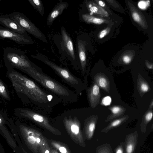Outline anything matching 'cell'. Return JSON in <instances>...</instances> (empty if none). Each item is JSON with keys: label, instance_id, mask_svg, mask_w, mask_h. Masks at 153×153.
Returning a JSON list of instances; mask_svg holds the SVG:
<instances>
[{"label": "cell", "instance_id": "cell-1", "mask_svg": "<svg viewBox=\"0 0 153 153\" xmlns=\"http://www.w3.org/2000/svg\"><path fill=\"white\" fill-rule=\"evenodd\" d=\"M6 76L12 84L18 96L24 104H32L38 111L47 114L61 102L52 93L40 87L34 81L10 67H7Z\"/></svg>", "mask_w": 153, "mask_h": 153}, {"label": "cell", "instance_id": "cell-2", "mask_svg": "<svg viewBox=\"0 0 153 153\" xmlns=\"http://www.w3.org/2000/svg\"><path fill=\"white\" fill-rule=\"evenodd\" d=\"M26 74L43 86L47 90L53 94L61 100L64 105L77 101L79 95L50 77L41 69H23L20 70Z\"/></svg>", "mask_w": 153, "mask_h": 153}, {"label": "cell", "instance_id": "cell-3", "mask_svg": "<svg viewBox=\"0 0 153 153\" xmlns=\"http://www.w3.org/2000/svg\"><path fill=\"white\" fill-rule=\"evenodd\" d=\"M4 59L7 68H16L20 70L23 69H35L37 68L26 58L22 51L13 48H4Z\"/></svg>", "mask_w": 153, "mask_h": 153}, {"label": "cell", "instance_id": "cell-4", "mask_svg": "<svg viewBox=\"0 0 153 153\" xmlns=\"http://www.w3.org/2000/svg\"><path fill=\"white\" fill-rule=\"evenodd\" d=\"M41 60L51 67L63 82L73 88L74 92L78 95L81 93L85 88V85L81 79L67 69L58 66L47 59Z\"/></svg>", "mask_w": 153, "mask_h": 153}, {"label": "cell", "instance_id": "cell-5", "mask_svg": "<svg viewBox=\"0 0 153 153\" xmlns=\"http://www.w3.org/2000/svg\"><path fill=\"white\" fill-rule=\"evenodd\" d=\"M7 15L12 19L17 22L26 32L46 43H48V41L44 34L24 14L19 12H14Z\"/></svg>", "mask_w": 153, "mask_h": 153}, {"label": "cell", "instance_id": "cell-6", "mask_svg": "<svg viewBox=\"0 0 153 153\" xmlns=\"http://www.w3.org/2000/svg\"><path fill=\"white\" fill-rule=\"evenodd\" d=\"M9 118L5 111L0 110V134L13 151L19 153L18 146L7 125Z\"/></svg>", "mask_w": 153, "mask_h": 153}, {"label": "cell", "instance_id": "cell-7", "mask_svg": "<svg viewBox=\"0 0 153 153\" xmlns=\"http://www.w3.org/2000/svg\"><path fill=\"white\" fill-rule=\"evenodd\" d=\"M0 37L9 39L21 45H29L34 43L29 36L21 35L0 26Z\"/></svg>", "mask_w": 153, "mask_h": 153}, {"label": "cell", "instance_id": "cell-8", "mask_svg": "<svg viewBox=\"0 0 153 153\" xmlns=\"http://www.w3.org/2000/svg\"><path fill=\"white\" fill-rule=\"evenodd\" d=\"M0 24L5 28L21 35L29 36L27 32L16 22L7 15L0 16Z\"/></svg>", "mask_w": 153, "mask_h": 153}, {"label": "cell", "instance_id": "cell-9", "mask_svg": "<svg viewBox=\"0 0 153 153\" xmlns=\"http://www.w3.org/2000/svg\"><path fill=\"white\" fill-rule=\"evenodd\" d=\"M87 97L91 107L95 108L99 103L101 97L99 87L94 82L93 84L87 89Z\"/></svg>", "mask_w": 153, "mask_h": 153}, {"label": "cell", "instance_id": "cell-10", "mask_svg": "<svg viewBox=\"0 0 153 153\" xmlns=\"http://www.w3.org/2000/svg\"><path fill=\"white\" fill-rule=\"evenodd\" d=\"M137 131L127 135L124 142V153H134L138 142Z\"/></svg>", "mask_w": 153, "mask_h": 153}, {"label": "cell", "instance_id": "cell-11", "mask_svg": "<svg viewBox=\"0 0 153 153\" xmlns=\"http://www.w3.org/2000/svg\"><path fill=\"white\" fill-rule=\"evenodd\" d=\"M128 4L133 20L143 28H147V24L143 14L134 5L130 2L128 1Z\"/></svg>", "mask_w": 153, "mask_h": 153}, {"label": "cell", "instance_id": "cell-12", "mask_svg": "<svg viewBox=\"0 0 153 153\" xmlns=\"http://www.w3.org/2000/svg\"><path fill=\"white\" fill-rule=\"evenodd\" d=\"M86 42L78 40L77 43L79 55L82 74L84 76L86 73V59L85 53Z\"/></svg>", "mask_w": 153, "mask_h": 153}, {"label": "cell", "instance_id": "cell-13", "mask_svg": "<svg viewBox=\"0 0 153 153\" xmlns=\"http://www.w3.org/2000/svg\"><path fill=\"white\" fill-rule=\"evenodd\" d=\"M61 30L62 41L65 51L72 59L74 60L75 57L72 40L67 34L64 27H61Z\"/></svg>", "mask_w": 153, "mask_h": 153}, {"label": "cell", "instance_id": "cell-14", "mask_svg": "<svg viewBox=\"0 0 153 153\" xmlns=\"http://www.w3.org/2000/svg\"><path fill=\"white\" fill-rule=\"evenodd\" d=\"M68 6V4L65 2L60 3L57 4L48 16L47 21V25L50 26L56 18L62 14Z\"/></svg>", "mask_w": 153, "mask_h": 153}, {"label": "cell", "instance_id": "cell-15", "mask_svg": "<svg viewBox=\"0 0 153 153\" xmlns=\"http://www.w3.org/2000/svg\"><path fill=\"white\" fill-rule=\"evenodd\" d=\"M98 120L97 116L91 115L87 117L85 120V127L87 137L91 139L93 137Z\"/></svg>", "mask_w": 153, "mask_h": 153}, {"label": "cell", "instance_id": "cell-16", "mask_svg": "<svg viewBox=\"0 0 153 153\" xmlns=\"http://www.w3.org/2000/svg\"><path fill=\"white\" fill-rule=\"evenodd\" d=\"M94 82L99 87L108 93H109L110 84L109 80L105 75L102 73L96 74L94 77Z\"/></svg>", "mask_w": 153, "mask_h": 153}, {"label": "cell", "instance_id": "cell-17", "mask_svg": "<svg viewBox=\"0 0 153 153\" xmlns=\"http://www.w3.org/2000/svg\"><path fill=\"white\" fill-rule=\"evenodd\" d=\"M85 4L88 10L91 13L102 17H107L109 15L108 12L103 8L92 1H87Z\"/></svg>", "mask_w": 153, "mask_h": 153}, {"label": "cell", "instance_id": "cell-18", "mask_svg": "<svg viewBox=\"0 0 153 153\" xmlns=\"http://www.w3.org/2000/svg\"><path fill=\"white\" fill-rule=\"evenodd\" d=\"M111 111V114L109 115L105 120V122L112 121L114 119L122 115L126 111L124 107L121 105H114L108 108Z\"/></svg>", "mask_w": 153, "mask_h": 153}, {"label": "cell", "instance_id": "cell-19", "mask_svg": "<svg viewBox=\"0 0 153 153\" xmlns=\"http://www.w3.org/2000/svg\"><path fill=\"white\" fill-rule=\"evenodd\" d=\"M128 118V115H125L120 118L111 121L107 126L101 130V132L108 133L109 130L120 126L124 123Z\"/></svg>", "mask_w": 153, "mask_h": 153}, {"label": "cell", "instance_id": "cell-20", "mask_svg": "<svg viewBox=\"0 0 153 153\" xmlns=\"http://www.w3.org/2000/svg\"><path fill=\"white\" fill-rule=\"evenodd\" d=\"M137 85L138 91L141 97L150 90L148 83L140 75L138 76Z\"/></svg>", "mask_w": 153, "mask_h": 153}, {"label": "cell", "instance_id": "cell-21", "mask_svg": "<svg viewBox=\"0 0 153 153\" xmlns=\"http://www.w3.org/2000/svg\"><path fill=\"white\" fill-rule=\"evenodd\" d=\"M82 18L84 21L88 24L100 25L108 22V21L106 19L88 14H82Z\"/></svg>", "mask_w": 153, "mask_h": 153}, {"label": "cell", "instance_id": "cell-22", "mask_svg": "<svg viewBox=\"0 0 153 153\" xmlns=\"http://www.w3.org/2000/svg\"><path fill=\"white\" fill-rule=\"evenodd\" d=\"M153 117L152 109H149L143 117L140 125V129L141 132L144 134L146 130V126L151 121Z\"/></svg>", "mask_w": 153, "mask_h": 153}, {"label": "cell", "instance_id": "cell-23", "mask_svg": "<svg viewBox=\"0 0 153 153\" xmlns=\"http://www.w3.org/2000/svg\"><path fill=\"white\" fill-rule=\"evenodd\" d=\"M28 1L41 16H43L44 14V10L42 2L40 0H28Z\"/></svg>", "mask_w": 153, "mask_h": 153}, {"label": "cell", "instance_id": "cell-24", "mask_svg": "<svg viewBox=\"0 0 153 153\" xmlns=\"http://www.w3.org/2000/svg\"><path fill=\"white\" fill-rule=\"evenodd\" d=\"M96 153H113V151L110 144L106 143L98 146Z\"/></svg>", "mask_w": 153, "mask_h": 153}, {"label": "cell", "instance_id": "cell-25", "mask_svg": "<svg viewBox=\"0 0 153 153\" xmlns=\"http://www.w3.org/2000/svg\"><path fill=\"white\" fill-rule=\"evenodd\" d=\"M0 95L4 99L10 101L11 99L8 92L6 89L4 84L3 81L0 79Z\"/></svg>", "mask_w": 153, "mask_h": 153}, {"label": "cell", "instance_id": "cell-26", "mask_svg": "<svg viewBox=\"0 0 153 153\" xmlns=\"http://www.w3.org/2000/svg\"><path fill=\"white\" fill-rule=\"evenodd\" d=\"M111 27H108L105 29L102 30L100 32L98 35V37L100 39H101L106 36L110 32Z\"/></svg>", "mask_w": 153, "mask_h": 153}, {"label": "cell", "instance_id": "cell-27", "mask_svg": "<svg viewBox=\"0 0 153 153\" xmlns=\"http://www.w3.org/2000/svg\"><path fill=\"white\" fill-rule=\"evenodd\" d=\"M132 58L131 55L126 54L123 56L122 59V62L124 64H128L131 62Z\"/></svg>", "mask_w": 153, "mask_h": 153}, {"label": "cell", "instance_id": "cell-28", "mask_svg": "<svg viewBox=\"0 0 153 153\" xmlns=\"http://www.w3.org/2000/svg\"><path fill=\"white\" fill-rule=\"evenodd\" d=\"M149 1H141L138 3V6L141 9L144 10L148 7L149 5Z\"/></svg>", "mask_w": 153, "mask_h": 153}, {"label": "cell", "instance_id": "cell-29", "mask_svg": "<svg viewBox=\"0 0 153 153\" xmlns=\"http://www.w3.org/2000/svg\"><path fill=\"white\" fill-rule=\"evenodd\" d=\"M115 153H124V142L120 143L114 149Z\"/></svg>", "mask_w": 153, "mask_h": 153}, {"label": "cell", "instance_id": "cell-30", "mask_svg": "<svg viewBox=\"0 0 153 153\" xmlns=\"http://www.w3.org/2000/svg\"><path fill=\"white\" fill-rule=\"evenodd\" d=\"M111 102V99L110 97L107 96L104 97L102 101V105L107 106L109 105Z\"/></svg>", "mask_w": 153, "mask_h": 153}, {"label": "cell", "instance_id": "cell-31", "mask_svg": "<svg viewBox=\"0 0 153 153\" xmlns=\"http://www.w3.org/2000/svg\"><path fill=\"white\" fill-rule=\"evenodd\" d=\"M94 1L96 3L102 8L105 7L106 6L105 3L102 1L95 0Z\"/></svg>", "mask_w": 153, "mask_h": 153}, {"label": "cell", "instance_id": "cell-32", "mask_svg": "<svg viewBox=\"0 0 153 153\" xmlns=\"http://www.w3.org/2000/svg\"><path fill=\"white\" fill-rule=\"evenodd\" d=\"M110 4L115 7H119V6L115 1L114 0H105Z\"/></svg>", "mask_w": 153, "mask_h": 153}, {"label": "cell", "instance_id": "cell-33", "mask_svg": "<svg viewBox=\"0 0 153 153\" xmlns=\"http://www.w3.org/2000/svg\"><path fill=\"white\" fill-rule=\"evenodd\" d=\"M145 64L147 67L149 69H153V64L148 61V60H146Z\"/></svg>", "mask_w": 153, "mask_h": 153}, {"label": "cell", "instance_id": "cell-34", "mask_svg": "<svg viewBox=\"0 0 153 153\" xmlns=\"http://www.w3.org/2000/svg\"><path fill=\"white\" fill-rule=\"evenodd\" d=\"M59 151L62 153H66L67 152L66 149L63 147H60L59 148Z\"/></svg>", "mask_w": 153, "mask_h": 153}, {"label": "cell", "instance_id": "cell-35", "mask_svg": "<svg viewBox=\"0 0 153 153\" xmlns=\"http://www.w3.org/2000/svg\"><path fill=\"white\" fill-rule=\"evenodd\" d=\"M0 153H5L4 149L0 141Z\"/></svg>", "mask_w": 153, "mask_h": 153}, {"label": "cell", "instance_id": "cell-36", "mask_svg": "<svg viewBox=\"0 0 153 153\" xmlns=\"http://www.w3.org/2000/svg\"><path fill=\"white\" fill-rule=\"evenodd\" d=\"M153 107V100H152L149 106V109H152Z\"/></svg>", "mask_w": 153, "mask_h": 153}, {"label": "cell", "instance_id": "cell-37", "mask_svg": "<svg viewBox=\"0 0 153 153\" xmlns=\"http://www.w3.org/2000/svg\"><path fill=\"white\" fill-rule=\"evenodd\" d=\"M36 142L38 143H39L40 141V139L39 138H37L36 139Z\"/></svg>", "mask_w": 153, "mask_h": 153}, {"label": "cell", "instance_id": "cell-38", "mask_svg": "<svg viewBox=\"0 0 153 153\" xmlns=\"http://www.w3.org/2000/svg\"><path fill=\"white\" fill-rule=\"evenodd\" d=\"M45 153H49V152L48 150H47L45 152Z\"/></svg>", "mask_w": 153, "mask_h": 153}, {"label": "cell", "instance_id": "cell-39", "mask_svg": "<svg viewBox=\"0 0 153 153\" xmlns=\"http://www.w3.org/2000/svg\"><path fill=\"white\" fill-rule=\"evenodd\" d=\"M2 103V102L0 100V103Z\"/></svg>", "mask_w": 153, "mask_h": 153}, {"label": "cell", "instance_id": "cell-40", "mask_svg": "<svg viewBox=\"0 0 153 153\" xmlns=\"http://www.w3.org/2000/svg\"><path fill=\"white\" fill-rule=\"evenodd\" d=\"M1 1V0H0V1Z\"/></svg>", "mask_w": 153, "mask_h": 153}]
</instances>
